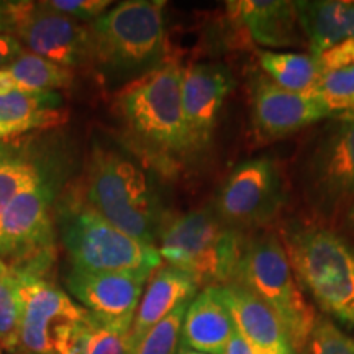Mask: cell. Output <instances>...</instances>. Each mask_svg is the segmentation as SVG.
Segmentation results:
<instances>
[{
  "instance_id": "26",
  "label": "cell",
  "mask_w": 354,
  "mask_h": 354,
  "mask_svg": "<svg viewBox=\"0 0 354 354\" xmlns=\"http://www.w3.org/2000/svg\"><path fill=\"white\" fill-rule=\"evenodd\" d=\"M21 300L19 277L7 268L0 272V348L17 351L20 346Z\"/></svg>"
},
{
  "instance_id": "16",
  "label": "cell",
  "mask_w": 354,
  "mask_h": 354,
  "mask_svg": "<svg viewBox=\"0 0 354 354\" xmlns=\"http://www.w3.org/2000/svg\"><path fill=\"white\" fill-rule=\"evenodd\" d=\"M234 328L253 354H297L271 308L238 282L218 286Z\"/></svg>"
},
{
  "instance_id": "19",
  "label": "cell",
  "mask_w": 354,
  "mask_h": 354,
  "mask_svg": "<svg viewBox=\"0 0 354 354\" xmlns=\"http://www.w3.org/2000/svg\"><path fill=\"white\" fill-rule=\"evenodd\" d=\"M197 289V284L187 274L171 266H161L149 279L136 308L127 339V353L131 351L154 325L165 320L172 310L196 297Z\"/></svg>"
},
{
  "instance_id": "18",
  "label": "cell",
  "mask_w": 354,
  "mask_h": 354,
  "mask_svg": "<svg viewBox=\"0 0 354 354\" xmlns=\"http://www.w3.org/2000/svg\"><path fill=\"white\" fill-rule=\"evenodd\" d=\"M234 333L236 328L220 297L218 286L197 292L185 312L180 346L205 354H225Z\"/></svg>"
},
{
  "instance_id": "37",
  "label": "cell",
  "mask_w": 354,
  "mask_h": 354,
  "mask_svg": "<svg viewBox=\"0 0 354 354\" xmlns=\"http://www.w3.org/2000/svg\"><path fill=\"white\" fill-rule=\"evenodd\" d=\"M177 354H205V353H201V351H194V349H189V348H183L180 346L179 351Z\"/></svg>"
},
{
  "instance_id": "14",
  "label": "cell",
  "mask_w": 354,
  "mask_h": 354,
  "mask_svg": "<svg viewBox=\"0 0 354 354\" xmlns=\"http://www.w3.org/2000/svg\"><path fill=\"white\" fill-rule=\"evenodd\" d=\"M331 110L310 94L279 87L258 77L251 87V125L259 141H276L323 120H333Z\"/></svg>"
},
{
  "instance_id": "30",
  "label": "cell",
  "mask_w": 354,
  "mask_h": 354,
  "mask_svg": "<svg viewBox=\"0 0 354 354\" xmlns=\"http://www.w3.org/2000/svg\"><path fill=\"white\" fill-rule=\"evenodd\" d=\"M44 7L51 8L61 15L69 17V19L81 21H95L100 15L109 10L113 2L109 0H48L41 2Z\"/></svg>"
},
{
  "instance_id": "33",
  "label": "cell",
  "mask_w": 354,
  "mask_h": 354,
  "mask_svg": "<svg viewBox=\"0 0 354 354\" xmlns=\"http://www.w3.org/2000/svg\"><path fill=\"white\" fill-rule=\"evenodd\" d=\"M225 354H253V353L250 351V348L246 346V343L240 338V335L234 333Z\"/></svg>"
},
{
  "instance_id": "6",
  "label": "cell",
  "mask_w": 354,
  "mask_h": 354,
  "mask_svg": "<svg viewBox=\"0 0 354 354\" xmlns=\"http://www.w3.org/2000/svg\"><path fill=\"white\" fill-rule=\"evenodd\" d=\"M232 282L245 286L263 300L286 330L295 353H305L317 315L304 297L279 233H254L246 238Z\"/></svg>"
},
{
  "instance_id": "35",
  "label": "cell",
  "mask_w": 354,
  "mask_h": 354,
  "mask_svg": "<svg viewBox=\"0 0 354 354\" xmlns=\"http://www.w3.org/2000/svg\"><path fill=\"white\" fill-rule=\"evenodd\" d=\"M20 133L15 130V128L6 125V123H0V141L13 138V136H19Z\"/></svg>"
},
{
  "instance_id": "10",
  "label": "cell",
  "mask_w": 354,
  "mask_h": 354,
  "mask_svg": "<svg viewBox=\"0 0 354 354\" xmlns=\"http://www.w3.org/2000/svg\"><path fill=\"white\" fill-rule=\"evenodd\" d=\"M287 203L286 180L272 158L246 159L230 171L212 209L230 227L246 233L274 223Z\"/></svg>"
},
{
  "instance_id": "12",
  "label": "cell",
  "mask_w": 354,
  "mask_h": 354,
  "mask_svg": "<svg viewBox=\"0 0 354 354\" xmlns=\"http://www.w3.org/2000/svg\"><path fill=\"white\" fill-rule=\"evenodd\" d=\"M19 277L21 322L20 346L30 354H55L56 338L71 325L82 322L87 310L46 277L15 272Z\"/></svg>"
},
{
  "instance_id": "3",
  "label": "cell",
  "mask_w": 354,
  "mask_h": 354,
  "mask_svg": "<svg viewBox=\"0 0 354 354\" xmlns=\"http://www.w3.org/2000/svg\"><path fill=\"white\" fill-rule=\"evenodd\" d=\"M279 236L299 286L323 312L354 326V248L312 221H287Z\"/></svg>"
},
{
  "instance_id": "39",
  "label": "cell",
  "mask_w": 354,
  "mask_h": 354,
  "mask_svg": "<svg viewBox=\"0 0 354 354\" xmlns=\"http://www.w3.org/2000/svg\"><path fill=\"white\" fill-rule=\"evenodd\" d=\"M8 268V266L6 264V263H3V261L2 259H0V272H2V271H6V269Z\"/></svg>"
},
{
  "instance_id": "34",
  "label": "cell",
  "mask_w": 354,
  "mask_h": 354,
  "mask_svg": "<svg viewBox=\"0 0 354 354\" xmlns=\"http://www.w3.org/2000/svg\"><path fill=\"white\" fill-rule=\"evenodd\" d=\"M0 33H8L7 2H0Z\"/></svg>"
},
{
  "instance_id": "13",
  "label": "cell",
  "mask_w": 354,
  "mask_h": 354,
  "mask_svg": "<svg viewBox=\"0 0 354 354\" xmlns=\"http://www.w3.org/2000/svg\"><path fill=\"white\" fill-rule=\"evenodd\" d=\"M234 87L232 71L221 63H192L183 68V112L196 154L210 148L220 112Z\"/></svg>"
},
{
  "instance_id": "40",
  "label": "cell",
  "mask_w": 354,
  "mask_h": 354,
  "mask_svg": "<svg viewBox=\"0 0 354 354\" xmlns=\"http://www.w3.org/2000/svg\"><path fill=\"white\" fill-rule=\"evenodd\" d=\"M0 354H2V348H0Z\"/></svg>"
},
{
  "instance_id": "2",
  "label": "cell",
  "mask_w": 354,
  "mask_h": 354,
  "mask_svg": "<svg viewBox=\"0 0 354 354\" xmlns=\"http://www.w3.org/2000/svg\"><path fill=\"white\" fill-rule=\"evenodd\" d=\"M166 2L127 0L92 21L91 64L112 82L130 84L165 63Z\"/></svg>"
},
{
  "instance_id": "25",
  "label": "cell",
  "mask_w": 354,
  "mask_h": 354,
  "mask_svg": "<svg viewBox=\"0 0 354 354\" xmlns=\"http://www.w3.org/2000/svg\"><path fill=\"white\" fill-rule=\"evenodd\" d=\"M131 323L107 322L87 312L79 330V354H127Z\"/></svg>"
},
{
  "instance_id": "24",
  "label": "cell",
  "mask_w": 354,
  "mask_h": 354,
  "mask_svg": "<svg viewBox=\"0 0 354 354\" xmlns=\"http://www.w3.org/2000/svg\"><path fill=\"white\" fill-rule=\"evenodd\" d=\"M3 69L10 76L15 91L21 92H57L71 87L74 79L73 69L26 50Z\"/></svg>"
},
{
  "instance_id": "7",
  "label": "cell",
  "mask_w": 354,
  "mask_h": 354,
  "mask_svg": "<svg viewBox=\"0 0 354 354\" xmlns=\"http://www.w3.org/2000/svg\"><path fill=\"white\" fill-rule=\"evenodd\" d=\"M61 240L73 269L84 272H146L162 266L156 246L145 245L100 216L87 202L59 210Z\"/></svg>"
},
{
  "instance_id": "27",
  "label": "cell",
  "mask_w": 354,
  "mask_h": 354,
  "mask_svg": "<svg viewBox=\"0 0 354 354\" xmlns=\"http://www.w3.org/2000/svg\"><path fill=\"white\" fill-rule=\"evenodd\" d=\"M190 302L180 304L165 320L154 325L127 354H177L183 342L184 317Z\"/></svg>"
},
{
  "instance_id": "23",
  "label": "cell",
  "mask_w": 354,
  "mask_h": 354,
  "mask_svg": "<svg viewBox=\"0 0 354 354\" xmlns=\"http://www.w3.org/2000/svg\"><path fill=\"white\" fill-rule=\"evenodd\" d=\"M51 176L53 172L26 151L25 146L0 141V210L20 192Z\"/></svg>"
},
{
  "instance_id": "15",
  "label": "cell",
  "mask_w": 354,
  "mask_h": 354,
  "mask_svg": "<svg viewBox=\"0 0 354 354\" xmlns=\"http://www.w3.org/2000/svg\"><path fill=\"white\" fill-rule=\"evenodd\" d=\"M146 272H84L71 269L66 286L74 299L92 315L107 322L133 323L143 297Z\"/></svg>"
},
{
  "instance_id": "1",
  "label": "cell",
  "mask_w": 354,
  "mask_h": 354,
  "mask_svg": "<svg viewBox=\"0 0 354 354\" xmlns=\"http://www.w3.org/2000/svg\"><path fill=\"white\" fill-rule=\"evenodd\" d=\"M183 66L165 61L115 95V113L130 148L141 161L174 177L197 154L183 112Z\"/></svg>"
},
{
  "instance_id": "8",
  "label": "cell",
  "mask_w": 354,
  "mask_h": 354,
  "mask_svg": "<svg viewBox=\"0 0 354 354\" xmlns=\"http://www.w3.org/2000/svg\"><path fill=\"white\" fill-rule=\"evenodd\" d=\"M299 180L310 209L323 218L346 214L354 203V120L333 118L308 141Z\"/></svg>"
},
{
  "instance_id": "21",
  "label": "cell",
  "mask_w": 354,
  "mask_h": 354,
  "mask_svg": "<svg viewBox=\"0 0 354 354\" xmlns=\"http://www.w3.org/2000/svg\"><path fill=\"white\" fill-rule=\"evenodd\" d=\"M63 107V95L57 92L15 91L0 95V123L20 133L63 125L68 112Z\"/></svg>"
},
{
  "instance_id": "36",
  "label": "cell",
  "mask_w": 354,
  "mask_h": 354,
  "mask_svg": "<svg viewBox=\"0 0 354 354\" xmlns=\"http://www.w3.org/2000/svg\"><path fill=\"white\" fill-rule=\"evenodd\" d=\"M344 223H346V227L354 233V203L349 207L346 214H344Z\"/></svg>"
},
{
  "instance_id": "29",
  "label": "cell",
  "mask_w": 354,
  "mask_h": 354,
  "mask_svg": "<svg viewBox=\"0 0 354 354\" xmlns=\"http://www.w3.org/2000/svg\"><path fill=\"white\" fill-rule=\"evenodd\" d=\"M307 354H354V338L326 318H317L305 349Z\"/></svg>"
},
{
  "instance_id": "28",
  "label": "cell",
  "mask_w": 354,
  "mask_h": 354,
  "mask_svg": "<svg viewBox=\"0 0 354 354\" xmlns=\"http://www.w3.org/2000/svg\"><path fill=\"white\" fill-rule=\"evenodd\" d=\"M308 94L322 100L335 118L348 113L354 109V64L323 74Z\"/></svg>"
},
{
  "instance_id": "32",
  "label": "cell",
  "mask_w": 354,
  "mask_h": 354,
  "mask_svg": "<svg viewBox=\"0 0 354 354\" xmlns=\"http://www.w3.org/2000/svg\"><path fill=\"white\" fill-rule=\"evenodd\" d=\"M21 43L10 33H0V69L12 63L24 53Z\"/></svg>"
},
{
  "instance_id": "9",
  "label": "cell",
  "mask_w": 354,
  "mask_h": 354,
  "mask_svg": "<svg viewBox=\"0 0 354 354\" xmlns=\"http://www.w3.org/2000/svg\"><path fill=\"white\" fill-rule=\"evenodd\" d=\"M57 177L24 190L0 210V259L13 272L44 276L53 263L51 205Z\"/></svg>"
},
{
  "instance_id": "5",
  "label": "cell",
  "mask_w": 354,
  "mask_h": 354,
  "mask_svg": "<svg viewBox=\"0 0 354 354\" xmlns=\"http://www.w3.org/2000/svg\"><path fill=\"white\" fill-rule=\"evenodd\" d=\"M246 238V233L230 227L212 207H205L166 216L156 248L167 266L205 289L233 281Z\"/></svg>"
},
{
  "instance_id": "11",
  "label": "cell",
  "mask_w": 354,
  "mask_h": 354,
  "mask_svg": "<svg viewBox=\"0 0 354 354\" xmlns=\"http://www.w3.org/2000/svg\"><path fill=\"white\" fill-rule=\"evenodd\" d=\"M8 33L26 51L44 59L79 68L91 64V30L41 2H7Z\"/></svg>"
},
{
  "instance_id": "17",
  "label": "cell",
  "mask_w": 354,
  "mask_h": 354,
  "mask_svg": "<svg viewBox=\"0 0 354 354\" xmlns=\"http://www.w3.org/2000/svg\"><path fill=\"white\" fill-rule=\"evenodd\" d=\"M227 13L248 37L263 48L297 46L300 32L295 2L287 0H233Z\"/></svg>"
},
{
  "instance_id": "38",
  "label": "cell",
  "mask_w": 354,
  "mask_h": 354,
  "mask_svg": "<svg viewBox=\"0 0 354 354\" xmlns=\"http://www.w3.org/2000/svg\"><path fill=\"white\" fill-rule=\"evenodd\" d=\"M338 118H343V120H354V109L349 110L348 113H344V115H342V117H338Z\"/></svg>"
},
{
  "instance_id": "20",
  "label": "cell",
  "mask_w": 354,
  "mask_h": 354,
  "mask_svg": "<svg viewBox=\"0 0 354 354\" xmlns=\"http://www.w3.org/2000/svg\"><path fill=\"white\" fill-rule=\"evenodd\" d=\"M295 10L310 55L354 41V0H299Z\"/></svg>"
},
{
  "instance_id": "4",
  "label": "cell",
  "mask_w": 354,
  "mask_h": 354,
  "mask_svg": "<svg viewBox=\"0 0 354 354\" xmlns=\"http://www.w3.org/2000/svg\"><path fill=\"white\" fill-rule=\"evenodd\" d=\"M86 201L122 232L156 246L166 216L148 174L125 153L94 146L86 174Z\"/></svg>"
},
{
  "instance_id": "22",
  "label": "cell",
  "mask_w": 354,
  "mask_h": 354,
  "mask_svg": "<svg viewBox=\"0 0 354 354\" xmlns=\"http://www.w3.org/2000/svg\"><path fill=\"white\" fill-rule=\"evenodd\" d=\"M258 61L264 76L276 86L299 94H308L323 76L317 56L310 53H279L259 50Z\"/></svg>"
},
{
  "instance_id": "31",
  "label": "cell",
  "mask_w": 354,
  "mask_h": 354,
  "mask_svg": "<svg viewBox=\"0 0 354 354\" xmlns=\"http://www.w3.org/2000/svg\"><path fill=\"white\" fill-rule=\"evenodd\" d=\"M318 63L322 66L323 74L331 71H338L354 64V41H344L342 44L330 48L317 56Z\"/></svg>"
}]
</instances>
